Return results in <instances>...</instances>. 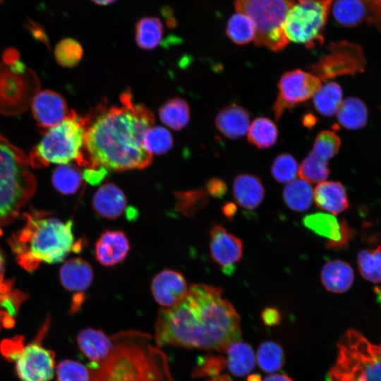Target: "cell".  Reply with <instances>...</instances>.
Returning <instances> with one entry per match:
<instances>
[{
	"label": "cell",
	"mask_w": 381,
	"mask_h": 381,
	"mask_svg": "<svg viewBox=\"0 0 381 381\" xmlns=\"http://www.w3.org/2000/svg\"><path fill=\"white\" fill-rule=\"evenodd\" d=\"M250 115L243 107L231 104L222 109L215 118L218 131L229 139L244 135L250 126Z\"/></svg>",
	"instance_id": "ffe728a7"
},
{
	"label": "cell",
	"mask_w": 381,
	"mask_h": 381,
	"mask_svg": "<svg viewBox=\"0 0 381 381\" xmlns=\"http://www.w3.org/2000/svg\"><path fill=\"white\" fill-rule=\"evenodd\" d=\"M59 277L66 290L80 294L91 285L93 271L86 260L76 258L66 261L62 265Z\"/></svg>",
	"instance_id": "7402d4cb"
},
{
	"label": "cell",
	"mask_w": 381,
	"mask_h": 381,
	"mask_svg": "<svg viewBox=\"0 0 381 381\" xmlns=\"http://www.w3.org/2000/svg\"><path fill=\"white\" fill-rule=\"evenodd\" d=\"M28 157L0 135V225L17 216L36 187Z\"/></svg>",
	"instance_id": "5b68a950"
},
{
	"label": "cell",
	"mask_w": 381,
	"mask_h": 381,
	"mask_svg": "<svg viewBox=\"0 0 381 381\" xmlns=\"http://www.w3.org/2000/svg\"><path fill=\"white\" fill-rule=\"evenodd\" d=\"M222 359L214 356L204 358L194 371V375L197 376L216 375L219 371L222 365Z\"/></svg>",
	"instance_id": "ee69618b"
},
{
	"label": "cell",
	"mask_w": 381,
	"mask_h": 381,
	"mask_svg": "<svg viewBox=\"0 0 381 381\" xmlns=\"http://www.w3.org/2000/svg\"><path fill=\"white\" fill-rule=\"evenodd\" d=\"M378 347H379L380 354V356H381V344L378 346Z\"/></svg>",
	"instance_id": "6f0895ef"
},
{
	"label": "cell",
	"mask_w": 381,
	"mask_h": 381,
	"mask_svg": "<svg viewBox=\"0 0 381 381\" xmlns=\"http://www.w3.org/2000/svg\"><path fill=\"white\" fill-rule=\"evenodd\" d=\"M83 55L81 44L73 38L61 40L56 46L54 56L56 62L67 68L78 65Z\"/></svg>",
	"instance_id": "f35d334b"
},
{
	"label": "cell",
	"mask_w": 381,
	"mask_h": 381,
	"mask_svg": "<svg viewBox=\"0 0 381 381\" xmlns=\"http://www.w3.org/2000/svg\"><path fill=\"white\" fill-rule=\"evenodd\" d=\"M11 245L18 262L28 270L35 269L40 262H61L80 246L78 242L75 244L71 220L30 216Z\"/></svg>",
	"instance_id": "277c9868"
},
{
	"label": "cell",
	"mask_w": 381,
	"mask_h": 381,
	"mask_svg": "<svg viewBox=\"0 0 381 381\" xmlns=\"http://www.w3.org/2000/svg\"><path fill=\"white\" fill-rule=\"evenodd\" d=\"M28 27L30 29L34 37H37L40 40L43 42H47L46 35L43 30H41L40 27L32 21H29Z\"/></svg>",
	"instance_id": "f907efd6"
},
{
	"label": "cell",
	"mask_w": 381,
	"mask_h": 381,
	"mask_svg": "<svg viewBox=\"0 0 381 381\" xmlns=\"http://www.w3.org/2000/svg\"><path fill=\"white\" fill-rule=\"evenodd\" d=\"M159 118L171 128L179 131L185 128L190 120V109L186 101L174 97L167 100L159 109Z\"/></svg>",
	"instance_id": "1f68e13d"
},
{
	"label": "cell",
	"mask_w": 381,
	"mask_h": 381,
	"mask_svg": "<svg viewBox=\"0 0 381 381\" xmlns=\"http://www.w3.org/2000/svg\"><path fill=\"white\" fill-rule=\"evenodd\" d=\"M225 351L227 354V368L235 376L243 377L248 375L255 365V357L251 346L239 341L229 344Z\"/></svg>",
	"instance_id": "d4e9b609"
},
{
	"label": "cell",
	"mask_w": 381,
	"mask_h": 381,
	"mask_svg": "<svg viewBox=\"0 0 381 381\" xmlns=\"http://www.w3.org/2000/svg\"><path fill=\"white\" fill-rule=\"evenodd\" d=\"M83 174L73 164H60L52 176V182L56 190L64 195L75 193L82 183Z\"/></svg>",
	"instance_id": "e575fe53"
},
{
	"label": "cell",
	"mask_w": 381,
	"mask_h": 381,
	"mask_svg": "<svg viewBox=\"0 0 381 381\" xmlns=\"http://www.w3.org/2000/svg\"><path fill=\"white\" fill-rule=\"evenodd\" d=\"M233 195L236 202L247 210H254L262 202L265 188L260 179L253 174H241L233 183Z\"/></svg>",
	"instance_id": "603a6c76"
},
{
	"label": "cell",
	"mask_w": 381,
	"mask_h": 381,
	"mask_svg": "<svg viewBox=\"0 0 381 381\" xmlns=\"http://www.w3.org/2000/svg\"><path fill=\"white\" fill-rule=\"evenodd\" d=\"M22 337H16L13 339L4 341L1 346L2 354L6 359L15 361L17 356L23 350Z\"/></svg>",
	"instance_id": "bcb514c9"
},
{
	"label": "cell",
	"mask_w": 381,
	"mask_h": 381,
	"mask_svg": "<svg viewBox=\"0 0 381 381\" xmlns=\"http://www.w3.org/2000/svg\"><path fill=\"white\" fill-rule=\"evenodd\" d=\"M219 287L192 284L186 296L160 308L155 322L156 344L225 351L241 335L238 314Z\"/></svg>",
	"instance_id": "6da1fadb"
},
{
	"label": "cell",
	"mask_w": 381,
	"mask_h": 381,
	"mask_svg": "<svg viewBox=\"0 0 381 381\" xmlns=\"http://www.w3.org/2000/svg\"><path fill=\"white\" fill-rule=\"evenodd\" d=\"M277 125L267 117H258L248 128V140L259 149L269 148L277 141Z\"/></svg>",
	"instance_id": "d6a6232c"
},
{
	"label": "cell",
	"mask_w": 381,
	"mask_h": 381,
	"mask_svg": "<svg viewBox=\"0 0 381 381\" xmlns=\"http://www.w3.org/2000/svg\"><path fill=\"white\" fill-rule=\"evenodd\" d=\"M127 199L123 192L114 183H106L95 193L92 205L102 217L115 219L124 212Z\"/></svg>",
	"instance_id": "d6986e66"
},
{
	"label": "cell",
	"mask_w": 381,
	"mask_h": 381,
	"mask_svg": "<svg viewBox=\"0 0 381 381\" xmlns=\"http://www.w3.org/2000/svg\"><path fill=\"white\" fill-rule=\"evenodd\" d=\"M146 150L152 155H162L168 152L173 145L170 132L162 126H151L144 137Z\"/></svg>",
	"instance_id": "ab89813d"
},
{
	"label": "cell",
	"mask_w": 381,
	"mask_h": 381,
	"mask_svg": "<svg viewBox=\"0 0 381 381\" xmlns=\"http://www.w3.org/2000/svg\"><path fill=\"white\" fill-rule=\"evenodd\" d=\"M151 287L154 298L162 308H170L179 303L189 288L180 272L168 269L153 278Z\"/></svg>",
	"instance_id": "2e32d148"
},
{
	"label": "cell",
	"mask_w": 381,
	"mask_h": 381,
	"mask_svg": "<svg viewBox=\"0 0 381 381\" xmlns=\"http://www.w3.org/2000/svg\"><path fill=\"white\" fill-rule=\"evenodd\" d=\"M207 189L211 195L222 198L226 192V185L222 180L214 178L208 181Z\"/></svg>",
	"instance_id": "c3c4849f"
},
{
	"label": "cell",
	"mask_w": 381,
	"mask_h": 381,
	"mask_svg": "<svg viewBox=\"0 0 381 381\" xmlns=\"http://www.w3.org/2000/svg\"><path fill=\"white\" fill-rule=\"evenodd\" d=\"M262 319L267 325H275L280 321V315L277 309L267 308L262 313Z\"/></svg>",
	"instance_id": "681fc988"
},
{
	"label": "cell",
	"mask_w": 381,
	"mask_h": 381,
	"mask_svg": "<svg viewBox=\"0 0 381 381\" xmlns=\"http://www.w3.org/2000/svg\"><path fill=\"white\" fill-rule=\"evenodd\" d=\"M364 58L360 46L343 40L331 43L329 53L310 66L313 74L320 80L352 74L361 71Z\"/></svg>",
	"instance_id": "8fae6325"
},
{
	"label": "cell",
	"mask_w": 381,
	"mask_h": 381,
	"mask_svg": "<svg viewBox=\"0 0 381 381\" xmlns=\"http://www.w3.org/2000/svg\"><path fill=\"white\" fill-rule=\"evenodd\" d=\"M5 260L0 251V327H11L20 301L11 291V284L4 279Z\"/></svg>",
	"instance_id": "4316f807"
},
{
	"label": "cell",
	"mask_w": 381,
	"mask_h": 381,
	"mask_svg": "<svg viewBox=\"0 0 381 381\" xmlns=\"http://www.w3.org/2000/svg\"><path fill=\"white\" fill-rule=\"evenodd\" d=\"M163 32V25L159 18L143 17L135 24V42L142 49H152L160 44Z\"/></svg>",
	"instance_id": "4dcf8cb0"
},
{
	"label": "cell",
	"mask_w": 381,
	"mask_h": 381,
	"mask_svg": "<svg viewBox=\"0 0 381 381\" xmlns=\"http://www.w3.org/2000/svg\"><path fill=\"white\" fill-rule=\"evenodd\" d=\"M332 8L334 19L344 27L357 26L368 18L362 0H334Z\"/></svg>",
	"instance_id": "484cf974"
},
{
	"label": "cell",
	"mask_w": 381,
	"mask_h": 381,
	"mask_svg": "<svg viewBox=\"0 0 381 381\" xmlns=\"http://www.w3.org/2000/svg\"><path fill=\"white\" fill-rule=\"evenodd\" d=\"M226 34L234 43L246 44L254 40L255 26L248 16L236 11L227 22Z\"/></svg>",
	"instance_id": "836d02e7"
},
{
	"label": "cell",
	"mask_w": 381,
	"mask_h": 381,
	"mask_svg": "<svg viewBox=\"0 0 381 381\" xmlns=\"http://www.w3.org/2000/svg\"><path fill=\"white\" fill-rule=\"evenodd\" d=\"M256 361L265 372L274 373L280 370L284 364V353L282 346L274 341H265L259 346Z\"/></svg>",
	"instance_id": "8d00e7d4"
},
{
	"label": "cell",
	"mask_w": 381,
	"mask_h": 381,
	"mask_svg": "<svg viewBox=\"0 0 381 381\" xmlns=\"http://www.w3.org/2000/svg\"><path fill=\"white\" fill-rule=\"evenodd\" d=\"M247 381H262L260 375L258 374H253L248 377Z\"/></svg>",
	"instance_id": "9f6ffc18"
},
{
	"label": "cell",
	"mask_w": 381,
	"mask_h": 381,
	"mask_svg": "<svg viewBox=\"0 0 381 381\" xmlns=\"http://www.w3.org/2000/svg\"><path fill=\"white\" fill-rule=\"evenodd\" d=\"M316 117L310 113L305 114L302 119L303 124L306 128H312L314 126L316 123Z\"/></svg>",
	"instance_id": "f5cc1de1"
},
{
	"label": "cell",
	"mask_w": 381,
	"mask_h": 381,
	"mask_svg": "<svg viewBox=\"0 0 381 381\" xmlns=\"http://www.w3.org/2000/svg\"><path fill=\"white\" fill-rule=\"evenodd\" d=\"M313 97L314 108L320 114L332 116L342 103V90L338 83L329 82L321 86Z\"/></svg>",
	"instance_id": "f546056e"
},
{
	"label": "cell",
	"mask_w": 381,
	"mask_h": 381,
	"mask_svg": "<svg viewBox=\"0 0 381 381\" xmlns=\"http://www.w3.org/2000/svg\"><path fill=\"white\" fill-rule=\"evenodd\" d=\"M354 274L346 262L334 260L326 262L321 270V281L327 290L333 293H344L353 284Z\"/></svg>",
	"instance_id": "cb8c5ba5"
},
{
	"label": "cell",
	"mask_w": 381,
	"mask_h": 381,
	"mask_svg": "<svg viewBox=\"0 0 381 381\" xmlns=\"http://www.w3.org/2000/svg\"><path fill=\"white\" fill-rule=\"evenodd\" d=\"M130 250V243L121 231L106 230L97 239L95 246V258L105 267L116 265L124 260Z\"/></svg>",
	"instance_id": "e0dca14e"
},
{
	"label": "cell",
	"mask_w": 381,
	"mask_h": 381,
	"mask_svg": "<svg viewBox=\"0 0 381 381\" xmlns=\"http://www.w3.org/2000/svg\"><path fill=\"white\" fill-rule=\"evenodd\" d=\"M111 338L109 354L90 365V381H174L167 356L150 334L124 330Z\"/></svg>",
	"instance_id": "3957f363"
},
{
	"label": "cell",
	"mask_w": 381,
	"mask_h": 381,
	"mask_svg": "<svg viewBox=\"0 0 381 381\" xmlns=\"http://www.w3.org/2000/svg\"><path fill=\"white\" fill-rule=\"evenodd\" d=\"M341 140L331 131H322L315 138L313 152L320 159L327 162L339 150Z\"/></svg>",
	"instance_id": "b9f144b4"
},
{
	"label": "cell",
	"mask_w": 381,
	"mask_h": 381,
	"mask_svg": "<svg viewBox=\"0 0 381 381\" xmlns=\"http://www.w3.org/2000/svg\"><path fill=\"white\" fill-rule=\"evenodd\" d=\"M337 348L338 356L328 372L327 381H381L379 347L361 332L346 331Z\"/></svg>",
	"instance_id": "52a82bcc"
},
{
	"label": "cell",
	"mask_w": 381,
	"mask_h": 381,
	"mask_svg": "<svg viewBox=\"0 0 381 381\" xmlns=\"http://www.w3.org/2000/svg\"><path fill=\"white\" fill-rule=\"evenodd\" d=\"M304 226L313 233L325 237L328 249L341 250L346 246L353 233L346 220L339 222L332 214L318 212L310 214L303 219Z\"/></svg>",
	"instance_id": "5bb4252c"
},
{
	"label": "cell",
	"mask_w": 381,
	"mask_h": 381,
	"mask_svg": "<svg viewBox=\"0 0 381 381\" xmlns=\"http://www.w3.org/2000/svg\"><path fill=\"white\" fill-rule=\"evenodd\" d=\"M263 381H293L284 374H272L265 378Z\"/></svg>",
	"instance_id": "db71d44e"
},
{
	"label": "cell",
	"mask_w": 381,
	"mask_h": 381,
	"mask_svg": "<svg viewBox=\"0 0 381 381\" xmlns=\"http://www.w3.org/2000/svg\"><path fill=\"white\" fill-rule=\"evenodd\" d=\"M77 343L81 353L90 361V365L102 361L113 348L111 336L92 327L80 330L77 336Z\"/></svg>",
	"instance_id": "ac0fdd59"
},
{
	"label": "cell",
	"mask_w": 381,
	"mask_h": 381,
	"mask_svg": "<svg viewBox=\"0 0 381 381\" xmlns=\"http://www.w3.org/2000/svg\"><path fill=\"white\" fill-rule=\"evenodd\" d=\"M283 199L291 210L304 212L311 207L313 190L310 185L303 179H294L284 187Z\"/></svg>",
	"instance_id": "83f0119b"
},
{
	"label": "cell",
	"mask_w": 381,
	"mask_h": 381,
	"mask_svg": "<svg viewBox=\"0 0 381 381\" xmlns=\"http://www.w3.org/2000/svg\"><path fill=\"white\" fill-rule=\"evenodd\" d=\"M107 174V170L102 167L87 168L83 174V178L91 184H97L100 183Z\"/></svg>",
	"instance_id": "7dc6e473"
},
{
	"label": "cell",
	"mask_w": 381,
	"mask_h": 381,
	"mask_svg": "<svg viewBox=\"0 0 381 381\" xmlns=\"http://www.w3.org/2000/svg\"><path fill=\"white\" fill-rule=\"evenodd\" d=\"M47 330L45 325L35 341L30 343L17 356L15 370L21 381H50L54 373L55 353L41 344Z\"/></svg>",
	"instance_id": "7c38bea8"
},
{
	"label": "cell",
	"mask_w": 381,
	"mask_h": 381,
	"mask_svg": "<svg viewBox=\"0 0 381 381\" xmlns=\"http://www.w3.org/2000/svg\"><path fill=\"white\" fill-rule=\"evenodd\" d=\"M121 106L99 107L86 116L84 152L87 168L122 171L142 169L152 162L144 137L155 123L153 114L133 101L129 90L120 96Z\"/></svg>",
	"instance_id": "7a4b0ae2"
},
{
	"label": "cell",
	"mask_w": 381,
	"mask_h": 381,
	"mask_svg": "<svg viewBox=\"0 0 381 381\" xmlns=\"http://www.w3.org/2000/svg\"><path fill=\"white\" fill-rule=\"evenodd\" d=\"M278 95L272 106L276 119L285 110L303 104L321 87V80L313 73L300 69L285 72L278 83Z\"/></svg>",
	"instance_id": "30bf717a"
},
{
	"label": "cell",
	"mask_w": 381,
	"mask_h": 381,
	"mask_svg": "<svg viewBox=\"0 0 381 381\" xmlns=\"http://www.w3.org/2000/svg\"><path fill=\"white\" fill-rule=\"evenodd\" d=\"M298 173L301 179L314 183L325 181L329 169L327 162L310 152L301 162Z\"/></svg>",
	"instance_id": "74e56055"
},
{
	"label": "cell",
	"mask_w": 381,
	"mask_h": 381,
	"mask_svg": "<svg viewBox=\"0 0 381 381\" xmlns=\"http://www.w3.org/2000/svg\"><path fill=\"white\" fill-rule=\"evenodd\" d=\"M91 1L97 4L106 6V5H109L115 2L116 0H91Z\"/></svg>",
	"instance_id": "11a10c76"
},
{
	"label": "cell",
	"mask_w": 381,
	"mask_h": 381,
	"mask_svg": "<svg viewBox=\"0 0 381 381\" xmlns=\"http://www.w3.org/2000/svg\"><path fill=\"white\" fill-rule=\"evenodd\" d=\"M313 200L318 207L333 214H340L349 207L345 188L339 181L320 182L313 191Z\"/></svg>",
	"instance_id": "44dd1931"
},
{
	"label": "cell",
	"mask_w": 381,
	"mask_h": 381,
	"mask_svg": "<svg viewBox=\"0 0 381 381\" xmlns=\"http://www.w3.org/2000/svg\"><path fill=\"white\" fill-rule=\"evenodd\" d=\"M337 114L339 123L348 129L357 130L364 127L367 123V107L357 97H347L342 101Z\"/></svg>",
	"instance_id": "f1b7e54d"
},
{
	"label": "cell",
	"mask_w": 381,
	"mask_h": 381,
	"mask_svg": "<svg viewBox=\"0 0 381 381\" xmlns=\"http://www.w3.org/2000/svg\"><path fill=\"white\" fill-rule=\"evenodd\" d=\"M298 171V163L289 153H282L276 157L271 167L272 176L282 183H288L294 180Z\"/></svg>",
	"instance_id": "60d3db41"
},
{
	"label": "cell",
	"mask_w": 381,
	"mask_h": 381,
	"mask_svg": "<svg viewBox=\"0 0 381 381\" xmlns=\"http://www.w3.org/2000/svg\"><path fill=\"white\" fill-rule=\"evenodd\" d=\"M58 381H90V369L79 361L65 359L56 367Z\"/></svg>",
	"instance_id": "7bdbcfd3"
},
{
	"label": "cell",
	"mask_w": 381,
	"mask_h": 381,
	"mask_svg": "<svg viewBox=\"0 0 381 381\" xmlns=\"http://www.w3.org/2000/svg\"><path fill=\"white\" fill-rule=\"evenodd\" d=\"M210 255L224 274L231 275L235 265L243 255L242 241L219 224L214 225L210 232Z\"/></svg>",
	"instance_id": "4fadbf2b"
},
{
	"label": "cell",
	"mask_w": 381,
	"mask_h": 381,
	"mask_svg": "<svg viewBox=\"0 0 381 381\" xmlns=\"http://www.w3.org/2000/svg\"><path fill=\"white\" fill-rule=\"evenodd\" d=\"M236 206L232 202H226L222 207V212L227 218L234 217L236 212Z\"/></svg>",
	"instance_id": "816d5d0a"
},
{
	"label": "cell",
	"mask_w": 381,
	"mask_h": 381,
	"mask_svg": "<svg viewBox=\"0 0 381 381\" xmlns=\"http://www.w3.org/2000/svg\"><path fill=\"white\" fill-rule=\"evenodd\" d=\"M334 0H297L283 25L290 42L313 48L324 42V30Z\"/></svg>",
	"instance_id": "9c48e42d"
},
{
	"label": "cell",
	"mask_w": 381,
	"mask_h": 381,
	"mask_svg": "<svg viewBox=\"0 0 381 381\" xmlns=\"http://www.w3.org/2000/svg\"><path fill=\"white\" fill-rule=\"evenodd\" d=\"M295 0H235L237 12L248 16L255 26L254 43L273 52L282 50L289 42L283 25Z\"/></svg>",
	"instance_id": "ba28073f"
},
{
	"label": "cell",
	"mask_w": 381,
	"mask_h": 381,
	"mask_svg": "<svg viewBox=\"0 0 381 381\" xmlns=\"http://www.w3.org/2000/svg\"><path fill=\"white\" fill-rule=\"evenodd\" d=\"M31 111L37 124L47 129L61 123L70 111L65 99L49 90L41 91L35 96Z\"/></svg>",
	"instance_id": "9a60e30c"
},
{
	"label": "cell",
	"mask_w": 381,
	"mask_h": 381,
	"mask_svg": "<svg viewBox=\"0 0 381 381\" xmlns=\"http://www.w3.org/2000/svg\"><path fill=\"white\" fill-rule=\"evenodd\" d=\"M361 274L373 283H381V246L361 250L357 257Z\"/></svg>",
	"instance_id": "d590c367"
},
{
	"label": "cell",
	"mask_w": 381,
	"mask_h": 381,
	"mask_svg": "<svg viewBox=\"0 0 381 381\" xmlns=\"http://www.w3.org/2000/svg\"><path fill=\"white\" fill-rule=\"evenodd\" d=\"M367 11V20L381 31V0H362Z\"/></svg>",
	"instance_id": "f6af8a7d"
},
{
	"label": "cell",
	"mask_w": 381,
	"mask_h": 381,
	"mask_svg": "<svg viewBox=\"0 0 381 381\" xmlns=\"http://www.w3.org/2000/svg\"><path fill=\"white\" fill-rule=\"evenodd\" d=\"M86 130V118L71 110L61 123L45 132L31 150L28 156L30 166L66 164L74 160L80 166L87 167L84 152Z\"/></svg>",
	"instance_id": "8992f818"
}]
</instances>
